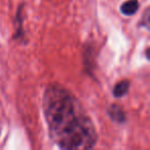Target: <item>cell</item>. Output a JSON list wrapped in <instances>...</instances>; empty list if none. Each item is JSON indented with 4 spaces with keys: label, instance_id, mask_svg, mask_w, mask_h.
Instances as JSON below:
<instances>
[{
    "label": "cell",
    "instance_id": "6da1fadb",
    "mask_svg": "<svg viewBox=\"0 0 150 150\" xmlns=\"http://www.w3.org/2000/svg\"><path fill=\"white\" fill-rule=\"evenodd\" d=\"M43 114L50 140L67 150H86L98 141L96 127L76 97L58 84L46 88L42 99Z\"/></svg>",
    "mask_w": 150,
    "mask_h": 150
},
{
    "label": "cell",
    "instance_id": "7a4b0ae2",
    "mask_svg": "<svg viewBox=\"0 0 150 150\" xmlns=\"http://www.w3.org/2000/svg\"><path fill=\"white\" fill-rule=\"evenodd\" d=\"M108 114L110 116V118L117 123H122L125 120V114L123 112L122 108L116 104H113L109 107Z\"/></svg>",
    "mask_w": 150,
    "mask_h": 150
},
{
    "label": "cell",
    "instance_id": "3957f363",
    "mask_svg": "<svg viewBox=\"0 0 150 150\" xmlns=\"http://www.w3.org/2000/svg\"><path fill=\"white\" fill-rule=\"evenodd\" d=\"M139 9V2L138 0H127L123 2L120 6V13L127 17L134 16Z\"/></svg>",
    "mask_w": 150,
    "mask_h": 150
},
{
    "label": "cell",
    "instance_id": "277c9868",
    "mask_svg": "<svg viewBox=\"0 0 150 150\" xmlns=\"http://www.w3.org/2000/svg\"><path fill=\"white\" fill-rule=\"evenodd\" d=\"M129 80H120L119 82H117L115 84L114 88H113V96L115 98H121L125 95H127V93L129 92Z\"/></svg>",
    "mask_w": 150,
    "mask_h": 150
}]
</instances>
